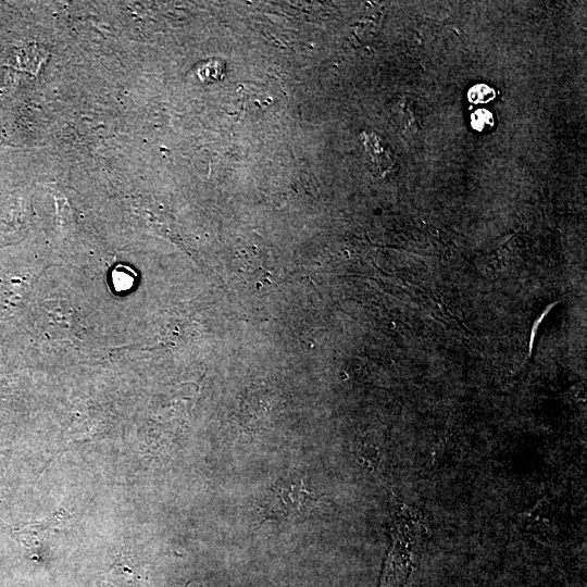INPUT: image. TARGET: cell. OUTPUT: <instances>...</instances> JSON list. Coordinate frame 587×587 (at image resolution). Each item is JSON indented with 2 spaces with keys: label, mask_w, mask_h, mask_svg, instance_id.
<instances>
[{
  "label": "cell",
  "mask_w": 587,
  "mask_h": 587,
  "mask_svg": "<svg viewBox=\"0 0 587 587\" xmlns=\"http://www.w3.org/2000/svg\"><path fill=\"white\" fill-rule=\"evenodd\" d=\"M496 97V91L485 84L472 86L467 92L469 101L472 103H487Z\"/></svg>",
  "instance_id": "cell-2"
},
{
  "label": "cell",
  "mask_w": 587,
  "mask_h": 587,
  "mask_svg": "<svg viewBox=\"0 0 587 587\" xmlns=\"http://www.w3.org/2000/svg\"><path fill=\"white\" fill-rule=\"evenodd\" d=\"M261 507L266 520L290 519L312 513L321 500L312 496L303 482L278 485Z\"/></svg>",
  "instance_id": "cell-1"
},
{
  "label": "cell",
  "mask_w": 587,
  "mask_h": 587,
  "mask_svg": "<svg viewBox=\"0 0 587 587\" xmlns=\"http://www.w3.org/2000/svg\"><path fill=\"white\" fill-rule=\"evenodd\" d=\"M471 125L474 129L483 132L494 125V116L486 109H477L471 115Z\"/></svg>",
  "instance_id": "cell-3"
}]
</instances>
